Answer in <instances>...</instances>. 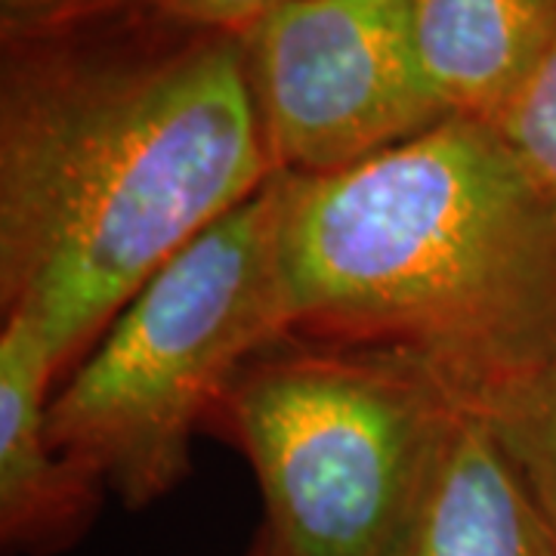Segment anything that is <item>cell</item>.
<instances>
[{"label": "cell", "mask_w": 556, "mask_h": 556, "mask_svg": "<svg viewBox=\"0 0 556 556\" xmlns=\"http://www.w3.org/2000/svg\"><path fill=\"white\" fill-rule=\"evenodd\" d=\"M276 177L241 35L127 0L3 38L0 300L56 371Z\"/></svg>", "instance_id": "6da1fadb"}, {"label": "cell", "mask_w": 556, "mask_h": 556, "mask_svg": "<svg viewBox=\"0 0 556 556\" xmlns=\"http://www.w3.org/2000/svg\"><path fill=\"white\" fill-rule=\"evenodd\" d=\"M254 556H276L273 554V551H269V547H266V544H263V541H260V551Z\"/></svg>", "instance_id": "4fadbf2b"}, {"label": "cell", "mask_w": 556, "mask_h": 556, "mask_svg": "<svg viewBox=\"0 0 556 556\" xmlns=\"http://www.w3.org/2000/svg\"><path fill=\"white\" fill-rule=\"evenodd\" d=\"M146 3L161 16L189 28L244 35L291 0H146Z\"/></svg>", "instance_id": "8fae6325"}, {"label": "cell", "mask_w": 556, "mask_h": 556, "mask_svg": "<svg viewBox=\"0 0 556 556\" xmlns=\"http://www.w3.org/2000/svg\"><path fill=\"white\" fill-rule=\"evenodd\" d=\"M241 43L276 174H338L452 118L417 60L408 0H291Z\"/></svg>", "instance_id": "5b68a950"}, {"label": "cell", "mask_w": 556, "mask_h": 556, "mask_svg": "<svg viewBox=\"0 0 556 556\" xmlns=\"http://www.w3.org/2000/svg\"><path fill=\"white\" fill-rule=\"evenodd\" d=\"M223 415L257 473L276 556H393L460 402L415 358L281 334Z\"/></svg>", "instance_id": "277c9868"}, {"label": "cell", "mask_w": 556, "mask_h": 556, "mask_svg": "<svg viewBox=\"0 0 556 556\" xmlns=\"http://www.w3.org/2000/svg\"><path fill=\"white\" fill-rule=\"evenodd\" d=\"M56 365L31 328L0 331V541L7 554H56L90 526L102 485L53 452L47 405Z\"/></svg>", "instance_id": "8992f818"}, {"label": "cell", "mask_w": 556, "mask_h": 556, "mask_svg": "<svg viewBox=\"0 0 556 556\" xmlns=\"http://www.w3.org/2000/svg\"><path fill=\"white\" fill-rule=\"evenodd\" d=\"M281 177L278 260L294 334L383 346L464 408L556 365V201L479 118L338 174Z\"/></svg>", "instance_id": "7a4b0ae2"}, {"label": "cell", "mask_w": 556, "mask_h": 556, "mask_svg": "<svg viewBox=\"0 0 556 556\" xmlns=\"http://www.w3.org/2000/svg\"><path fill=\"white\" fill-rule=\"evenodd\" d=\"M408 16L439 100L485 124L556 43V0H408Z\"/></svg>", "instance_id": "ba28073f"}, {"label": "cell", "mask_w": 556, "mask_h": 556, "mask_svg": "<svg viewBox=\"0 0 556 556\" xmlns=\"http://www.w3.org/2000/svg\"><path fill=\"white\" fill-rule=\"evenodd\" d=\"M127 0H0L3 38L10 35H35L72 22L100 16Z\"/></svg>", "instance_id": "7c38bea8"}, {"label": "cell", "mask_w": 556, "mask_h": 556, "mask_svg": "<svg viewBox=\"0 0 556 556\" xmlns=\"http://www.w3.org/2000/svg\"><path fill=\"white\" fill-rule=\"evenodd\" d=\"M281 177L149 278L47 405L53 452L130 507L189 473L192 437L232 380L291 331Z\"/></svg>", "instance_id": "3957f363"}, {"label": "cell", "mask_w": 556, "mask_h": 556, "mask_svg": "<svg viewBox=\"0 0 556 556\" xmlns=\"http://www.w3.org/2000/svg\"><path fill=\"white\" fill-rule=\"evenodd\" d=\"M393 556H556V535L489 424L460 408Z\"/></svg>", "instance_id": "52a82bcc"}, {"label": "cell", "mask_w": 556, "mask_h": 556, "mask_svg": "<svg viewBox=\"0 0 556 556\" xmlns=\"http://www.w3.org/2000/svg\"><path fill=\"white\" fill-rule=\"evenodd\" d=\"M489 124L538 189L556 201V43Z\"/></svg>", "instance_id": "30bf717a"}, {"label": "cell", "mask_w": 556, "mask_h": 556, "mask_svg": "<svg viewBox=\"0 0 556 556\" xmlns=\"http://www.w3.org/2000/svg\"><path fill=\"white\" fill-rule=\"evenodd\" d=\"M477 415L495 433L556 535V365L492 399Z\"/></svg>", "instance_id": "9c48e42d"}]
</instances>
